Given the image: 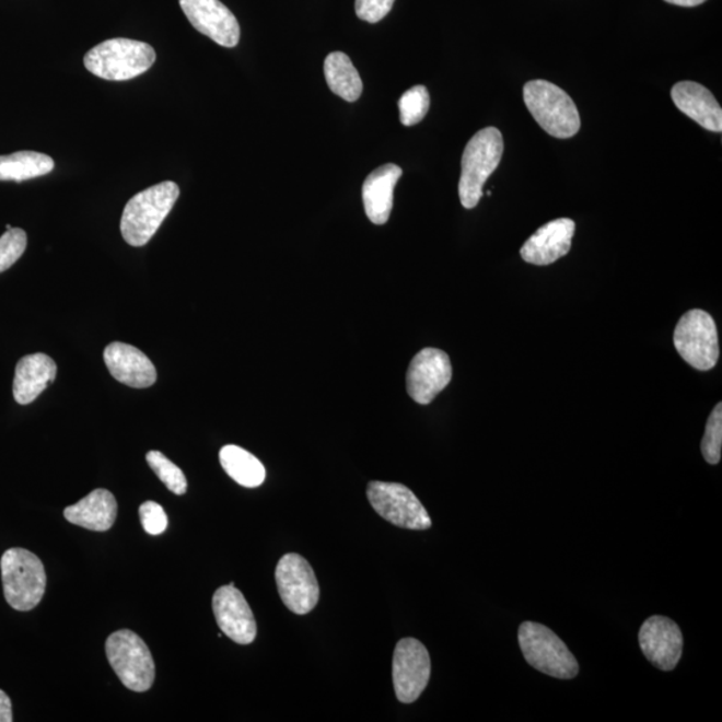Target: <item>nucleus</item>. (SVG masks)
Wrapping results in <instances>:
<instances>
[{"mask_svg":"<svg viewBox=\"0 0 722 722\" xmlns=\"http://www.w3.org/2000/svg\"><path fill=\"white\" fill-rule=\"evenodd\" d=\"M679 357L698 371L714 369L720 358L719 334L708 312L691 310L679 318L673 336Z\"/></svg>","mask_w":722,"mask_h":722,"instance_id":"nucleus-8","label":"nucleus"},{"mask_svg":"<svg viewBox=\"0 0 722 722\" xmlns=\"http://www.w3.org/2000/svg\"><path fill=\"white\" fill-rule=\"evenodd\" d=\"M325 80L336 95L347 102H354L363 93V81L347 54L330 53L324 62Z\"/></svg>","mask_w":722,"mask_h":722,"instance_id":"nucleus-22","label":"nucleus"},{"mask_svg":"<svg viewBox=\"0 0 722 722\" xmlns=\"http://www.w3.org/2000/svg\"><path fill=\"white\" fill-rule=\"evenodd\" d=\"M148 465L153 469L156 477L160 478L168 490L176 496H184L188 490V480H186L183 469L174 465L172 461L160 453V451H149L147 455Z\"/></svg>","mask_w":722,"mask_h":722,"instance_id":"nucleus-25","label":"nucleus"},{"mask_svg":"<svg viewBox=\"0 0 722 722\" xmlns=\"http://www.w3.org/2000/svg\"><path fill=\"white\" fill-rule=\"evenodd\" d=\"M4 598L18 612L35 609L44 598L47 577L44 563L34 552L12 547L0 559Z\"/></svg>","mask_w":722,"mask_h":722,"instance_id":"nucleus-3","label":"nucleus"},{"mask_svg":"<svg viewBox=\"0 0 722 722\" xmlns=\"http://www.w3.org/2000/svg\"><path fill=\"white\" fill-rule=\"evenodd\" d=\"M108 664L126 688L143 694L152 688L155 664L152 653L142 638L131 630H118L107 638Z\"/></svg>","mask_w":722,"mask_h":722,"instance_id":"nucleus-7","label":"nucleus"},{"mask_svg":"<svg viewBox=\"0 0 722 722\" xmlns=\"http://www.w3.org/2000/svg\"><path fill=\"white\" fill-rule=\"evenodd\" d=\"M366 497L379 515L393 525L408 529H429L431 517L418 497L400 484L373 480Z\"/></svg>","mask_w":722,"mask_h":722,"instance_id":"nucleus-9","label":"nucleus"},{"mask_svg":"<svg viewBox=\"0 0 722 722\" xmlns=\"http://www.w3.org/2000/svg\"><path fill=\"white\" fill-rule=\"evenodd\" d=\"M213 613L217 625L240 645H249L257 637V624L251 606L234 582L216 590Z\"/></svg>","mask_w":722,"mask_h":722,"instance_id":"nucleus-14","label":"nucleus"},{"mask_svg":"<svg viewBox=\"0 0 722 722\" xmlns=\"http://www.w3.org/2000/svg\"><path fill=\"white\" fill-rule=\"evenodd\" d=\"M154 48L144 42L116 38L102 42L84 56L92 74L106 81H128L147 72L155 62Z\"/></svg>","mask_w":722,"mask_h":722,"instance_id":"nucleus-2","label":"nucleus"},{"mask_svg":"<svg viewBox=\"0 0 722 722\" xmlns=\"http://www.w3.org/2000/svg\"><path fill=\"white\" fill-rule=\"evenodd\" d=\"M395 0H357L354 10L361 21L377 23L393 10Z\"/></svg>","mask_w":722,"mask_h":722,"instance_id":"nucleus-30","label":"nucleus"},{"mask_svg":"<svg viewBox=\"0 0 722 722\" xmlns=\"http://www.w3.org/2000/svg\"><path fill=\"white\" fill-rule=\"evenodd\" d=\"M104 359L112 376L129 387L148 388L156 381L152 360L136 347L119 341L112 342L105 349Z\"/></svg>","mask_w":722,"mask_h":722,"instance_id":"nucleus-17","label":"nucleus"},{"mask_svg":"<svg viewBox=\"0 0 722 722\" xmlns=\"http://www.w3.org/2000/svg\"><path fill=\"white\" fill-rule=\"evenodd\" d=\"M140 517L144 532L161 535L167 528V515L161 504L149 501L141 504Z\"/></svg>","mask_w":722,"mask_h":722,"instance_id":"nucleus-29","label":"nucleus"},{"mask_svg":"<svg viewBox=\"0 0 722 722\" xmlns=\"http://www.w3.org/2000/svg\"><path fill=\"white\" fill-rule=\"evenodd\" d=\"M430 94L424 86H414L399 100L400 120L405 126H414L429 113Z\"/></svg>","mask_w":722,"mask_h":722,"instance_id":"nucleus-26","label":"nucleus"},{"mask_svg":"<svg viewBox=\"0 0 722 722\" xmlns=\"http://www.w3.org/2000/svg\"><path fill=\"white\" fill-rule=\"evenodd\" d=\"M638 640L650 664L664 672L676 669L683 655L684 637L679 626L671 618L650 617L641 626Z\"/></svg>","mask_w":722,"mask_h":722,"instance_id":"nucleus-13","label":"nucleus"},{"mask_svg":"<svg viewBox=\"0 0 722 722\" xmlns=\"http://www.w3.org/2000/svg\"><path fill=\"white\" fill-rule=\"evenodd\" d=\"M51 156L36 152L0 155V180H22L45 176L53 172Z\"/></svg>","mask_w":722,"mask_h":722,"instance_id":"nucleus-24","label":"nucleus"},{"mask_svg":"<svg viewBox=\"0 0 722 722\" xmlns=\"http://www.w3.org/2000/svg\"><path fill=\"white\" fill-rule=\"evenodd\" d=\"M178 197V185L165 180L130 198L120 219V233L126 243L131 246L147 245L171 213Z\"/></svg>","mask_w":722,"mask_h":722,"instance_id":"nucleus-1","label":"nucleus"},{"mask_svg":"<svg viewBox=\"0 0 722 722\" xmlns=\"http://www.w3.org/2000/svg\"><path fill=\"white\" fill-rule=\"evenodd\" d=\"M12 720V703L10 697L0 690V722H11Z\"/></svg>","mask_w":722,"mask_h":722,"instance_id":"nucleus-31","label":"nucleus"},{"mask_svg":"<svg viewBox=\"0 0 722 722\" xmlns=\"http://www.w3.org/2000/svg\"><path fill=\"white\" fill-rule=\"evenodd\" d=\"M118 504L116 497L105 489H96L80 502L65 509V517L71 525L104 533L116 523Z\"/></svg>","mask_w":722,"mask_h":722,"instance_id":"nucleus-21","label":"nucleus"},{"mask_svg":"<svg viewBox=\"0 0 722 722\" xmlns=\"http://www.w3.org/2000/svg\"><path fill=\"white\" fill-rule=\"evenodd\" d=\"M220 463L229 477L246 489H256L267 478L263 463L238 445L228 444L222 447Z\"/></svg>","mask_w":722,"mask_h":722,"instance_id":"nucleus-23","label":"nucleus"},{"mask_svg":"<svg viewBox=\"0 0 722 722\" xmlns=\"http://www.w3.org/2000/svg\"><path fill=\"white\" fill-rule=\"evenodd\" d=\"M57 364L45 353H33L18 361L14 399L18 405L33 403L57 377Z\"/></svg>","mask_w":722,"mask_h":722,"instance_id":"nucleus-20","label":"nucleus"},{"mask_svg":"<svg viewBox=\"0 0 722 722\" xmlns=\"http://www.w3.org/2000/svg\"><path fill=\"white\" fill-rule=\"evenodd\" d=\"M453 379L449 354L438 348H424L408 366L407 393L418 405L427 406L447 387Z\"/></svg>","mask_w":722,"mask_h":722,"instance_id":"nucleus-12","label":"nucleus"},{"mask_svg":"<svg viewBox=\"0 0 722 722\" xmlns=\"http://www.w3.org/2000/svg\"><path fill=\"white\" fill-rule=\"evenodd\" d=\"M672 100L685 116L694 119L703 129L721 132V106L702 84L690 81L678 82L672 89Z\"/></svg>","mask_w":722,"mask_h":722,"instance_id":"nucleus-18","label":"nucleus"},{"mask_svg":"<svg viewBox=\"0 0 722 722\" xmlns=\"http://www.w3.org/2000/svg\"><path fill=\"white\" fill-rule=\"evenodd\" d=\"M722 445V403L713 408L712 414L707 421L706 433L701 442V453L703 459L709 465H719L721 461Z\"/></svg>","mask_w":722,"mask_h":722,"instance_id":"nucleus-27","label":"nucleus"},{"mask_svg":"<svg viewBox=\"0 0 722 722\" xmlns=\"http://www.w3.org/2000/svg\"><path fill=\"white\" fill-rule=\"evenodd\" d=\"M504 144L501 131L486 128L468 141L462 156L459 198L463 207L474 209L484 196V186L501 164Z\"/></svg>","mask_w":722,"mask_h":722,"instance_id":"nucleus-4","label":"nucleus"},{"mask_svg":"<svg viewBox=\"0 0 722 722\" xmlns=\"http://www.w3.org/2000/svg\"><path fill=\"white\" fill-rule=\"evenodd\" d=\"M27 248V234L20 228H11L0 237V273L22 257Z\"/></svg>","mask_w":722,"mask_h":722,"instance_id":"nucleus-28","label":"nucleus"},{"mask_svg":"<svg viewBox=\"0 0 722 722\" xmlns=\"http://www.w3.org/2000/svg\"><path fill=\"white\" fill-rule=\"evenodd\" d=\"M665 2L679 5V8H696V5L706 3L707 0H665Z\"/></svg>","mask_w":722,"mask_h":722,"instance_id":"nucleus-32","label":"nucleus"},{"mask_svg":"<svg viewBox=\"0 0 722 722\" xmlns=\"http://www.w3.org/2000/svg\"><path fill=\"white\" fill-rule=\"evenodd\" d=\"M523 657L535 669L559 679L578 676L580 665L552 630L537 622H523L517 631Z\"/></svg>","mask_w":722,"mask_h":722,"instance_id":"nucleus-6","label":"nucleus"},{"mask_svg":"<svg viewBox=\"0 0 722 722\" xmlns=\"http://www.w3.org/2000/svg\"><path fill=\"white\" fill-rule=\"evenodd\" d=\"M431 677L429 650L415 638L397 642L393 660V679L397 700L412 703L423 694Z\"/></svg>","mask_w":722,"mask_h":722,"instance_id":"nucleus-11","label":"nucleus"},{"mask_svg":"<svg viewBox=\"0 0 722 722\" xmlns=\"http://www.w3.org/2000/svg\"><path fill=\"white\" fill-rule=\"evenodd\" d=\"M403 171L395 164L377 167L363 184L365 214L372 224L384 225L389 220L394 207V190Z\"/></svg>","mask_w":722,"mask_h":722,"instance_id":"nucleus-19","label":"nucleus"},{"mask_svg":"<svg viewBox=\"0 0 722 722\" xmlns=\"http://www.w3.org/2000/svg\"><path fill=\"white\" fill-rule=\"evenodd\" d=\"M179 5L197 32L207 35L220 46L238 45V21L220 0H179Z\"/></svg>","mask_w":722,"mask_h":722,"instance_id":"nucleus-15","label":"nucleus"},{"mask_svg":"<svg viewBox=\"0 0 722 722\" xmlns=\"http://www.w3.org/2000/svg\"><path fill=\"white\" fill-rule=\"evenodd\" d=\"M523 100L547 135L566 140L580 131L581 118L574 101L557 84L529 81L523 88Z\"/></svg>","mask_w":722,"mask_h":722,"instance_id":"nucleus-5","label":"nucleus"},{"mask_svg":"<svg viewBox=\"0 0 722 722\" xmlns=\"http://www.w3.org/2000/svg\"><path fill=\"white\" fill-rule=\"evenodd\" d=\"M276 583L284 605L294 614L304 616L315 609L321 587L312 566L299 554H286L277 563Z\"/></svg>","mask_w":722,"mask_h":722,"instance_id":"nucleus-10","label":"nucleus"},{"mask_svg":"<svg viewBox=\"0 0 722 722\" xmlns=\"http://www.w3.org/2000/svg\"><path fill=\"white\" fill-rule=\"evenodd\" d=\"M574 233L573 220L558 219L547 222L523 244L521 257L526 263L539 267L556 263L570 252Z\"/></svg>","mask_w":722,"mask_h":722,"instance_id":"nucleus-16","label":"nucleus"}]
</instances>
